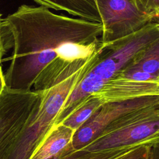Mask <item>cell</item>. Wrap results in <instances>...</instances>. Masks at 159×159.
<instances>
[{
  "label": "cell",
  "instance_id": "17",
  "mask_svg": "<svg viewBox=\"0 0 159 159\" xmlns=\"http://www.w3.org/2000/svg\"><path fill=\"white\" fill-rule=\"evenodd\" d=\"M148 159H159V143L151 147Z\"/></svg>",
  "mask_w": 159,
  "mask_h": 159
},
{
  "label": "cell",
  "instance_id": "12",
  "mask_svg": "<svg viewBox=\"0 0 159 159\" xmlns=\"http://www.w3.org/2000/svg\"><path fill=\"white\" fill-rule=\"evenodd\" d=\"M135 147L137 146L99 152H90L81 149L66 155L59 153L50 159H112Z\"/></svg>",
  "mask_w": 159,
  "mask_h": 159
},
{
  "label": "cell",
  "instance_id": "19",
  "mask_svg": "<svg viewBox=\"0 0 159 159\" xmlns=\"http://www.w3.org/2000/svg\"><path fill=\"white\" fill-rule=\"evenodd\" d=\"M0 19H1V14H0Z\"/></svg>",
  "mask_w": 159,
  "mask_h": 159
},
{
  "label": "cell",
  "instance_id": "2",
  "mask_svg": "<svg viewBox=\"0 0 159 159\" xmlns=\"http://www.w3.org/2000/svg\"><path fill=\"white\" fill-rule=\"evenodd\" d=\"M159 107V96L104 103L75 131L71 143L61 152L66 155L84 148L97 137L115 130Z\"/></svg>",
  "mask_w": 159,
  "mask_h": 159
},
{
  "label": "cell",
  "instance_id": "15",
  "mask_svg": "<svg viewBox=\"0 0 159 159\" xmlns=\"http://www.w3.org/2000/svg\"><path fill=\"white\" fill-rule=\"evenodd\" d=\"M117 75H120L126 78L136 81H159V76H155L139 70H125L119 73Z\"/></svg>",
  "mask_w": 159,
  "mask_h": 159
},
{
  "label": "cell",
  "instance_id": "6",
  "mask_svg": "<svg viewBox=\"0 0 159 159\" xmlns=\"http://www.w3.org/2000/svg\"><path fill=\"white\" fill-rule=\"evenodd\" d=\"M159 143V107L115 130L102 135L83 148L90 152Z\"/></svg>",
  "mask_w": 159,
  "mask_h": 159
},
{
  "label": "cell",
  "instance_id": "14",
  "mask_svg": "<svg viewBox=\"0 0 159 159\" xmlns=\"http://www.w3.org/2000/svg\"><path fill=\"white\" fill-rule=\"evenodd\" d=\"M136 7L142 12L158 21L159 17V0H132Z\"/></svg>",
  "mask_w": 159,
  "mask_h": 159
},
{
  "label": "cell",
  "instance_id": "8",
  "mask_svg": "<svg viewBox=\"0 0 159 159\" xmlns=\"http://www.w3.org/2000/svg\"><path fill=\"white\" fill-rule=\"evenodd\" d=\"M40 6L63 11L78 18L101 23L96 0H33Z\"/></svg>",
  "mask_w": 159,
  "mask_h": 159
},
{
  "label": "cell",
  "instance_id": "7",
  "mask_svg": "<svg viewBox=\"0 0 159 159\" xmlns=\"http://www.w3.org/2000/svg\"><path fill=\"white\" fill-rule=\"evenodd\" d=\"M91 95L103 103L159 96V81H136L117 75L106 81L100 89Z\"/></svg>",
  "mask_w": 159,
  "mask_h": 159
},
{
  "label": "cell",
  "instance_id": "3",
  "mask_svg": "<svg viewBox=\"0 0 159 159\" xmlns=\"http://www.w3.org/2000/svg\"><path fill=\"white\" fill-rule=\"evenodd\" d=\"M42 91L14 90L5 86L0 96V159L37 115Z\"/></svg>",
  "mask_w": 159,
  "mask_h": 159
},
{
  "label": "cell",
  "instance_id": "10",
  "mask_svg": "<svg viewBox=\"0 0 159 159\" xmlns=\"http://www.w3.org/2000/svg\"><path fill=\"white\" fill-rule=\"evenodd\" d=\"M125 70H139L159 76V40L140 52Z\"/></svg>",
  "mask_w": 159,
  "mask_h": 159
},
{
  "label": "cell",
  "instance_id": "16",
  "mask_svg": "<svg viewBox=\"0 0 159 159\" xmlns=\"http://www.w3.org/2000/svg\"><path fill=\"white\" fill-rule=\"evenodd\" d=\"M12 47V39L8 30L2 25L0 19V63L6 52Z\"/></svg>",
  "mask_w": 159,
  "mask_h": 159
},
{
  "label": "cell",
  "instance_id": "18",
  "mask_svg": "<svg viewBox=\"0 0 159 159\" xmlns=\"http://www.w3.org/2000/svg\"><path fill=\"white\" fill-rule=\"evenodd\" d=\"M6 86L5 84V80H4V75L2 72V68L0 65V96L4 89V88Z\"/></svg>",
  "mask_w": 159,
  "mask_h": 159
},
{
  "label": "cell",
  "instance_id": "5",
  "mask_svg": "<svg viewBox=\"0 0 159 159\" xmlns=\"http://www.w3.org/2000/svg\"><path fill=\"white\" fill-rule=\"evenodd\" d=\"M102 32L101 43H108L158 22L140 11L132 0H96Z\"/></svg>",
  "mask_w": 159,
  "mask_h": 159
},
{
  "label": "cell",
  "instance_id": "1",
  "mask_svg": "<svg viewBox=\"0 0 159 159\" xmlns=\"http://www.w3.org/2000/svg\"><path fill=\"white\" fill-rule=\"evenodd\" d=\"M12 39L11 62L6 86L43 91L70 63L91 57L100 47L101 23L58 14L23 4L2 19Z\"/></svg>",
  "mask_w": 159,
  "mask_h": 159
},
{
  "label": "cell",
  "instance_id": "4",
  "mask_svg": "<svg viewBox=\"0 0 159 159\" xmlns=\"http://www.w3.org/2000/svg\"><path fill=\"white\" fill-rule=\"evenodd\" d=\"M159 40V24L151 22L138 31L108 43L89 72L106 81L123 71L142 50Z\"/></svg>",
  "mask_w": 159,
  "mask_h": 159
},
{
  "label": "cell",
  "instance_id": "11",
  "mask_svg": "<svg viewBox=\"0 0 159 159\" xmlns=\"http://www.w3.org/2000/svg\"><path fill=\"white\" fill-rule=\"evenodd\" d=\"M103 104L98 98L91 95L68 116L61 124L75 131L86 122Z\"/></svg>",
  "mask_w": 159,
  "mask_h": 159
},
{
  "label": "cell",
  "instance_id": "9",
  "mask_svg": "<svg viewBox=\"0 0 159 159\" xmlns=\"http://www.w3.org/2000/svg\"><path fill=\"white\" fill-rule=\"evenodd\" d=\"M74 132L62 124L53 126L30 159H50L57 156L71 143Z\"/></svg>",
  "mask_w": 159,
  "mask_h": 159
},
{
  "label": "cell",
  "instance_id": "13",
  "mask_svg": "<svg viewBox=\"0 0 159 159\" xmlns=\"http://www.w3.org/2000/svg\"><path fill=\"white\" fill-rule=\"evenodd\" d=\"M154 145L147 143L138 145L112 159H148L151 147Z\"/></svg>",
  "mask_w": 159,
  "mask_h": 159
}]
</instances>
